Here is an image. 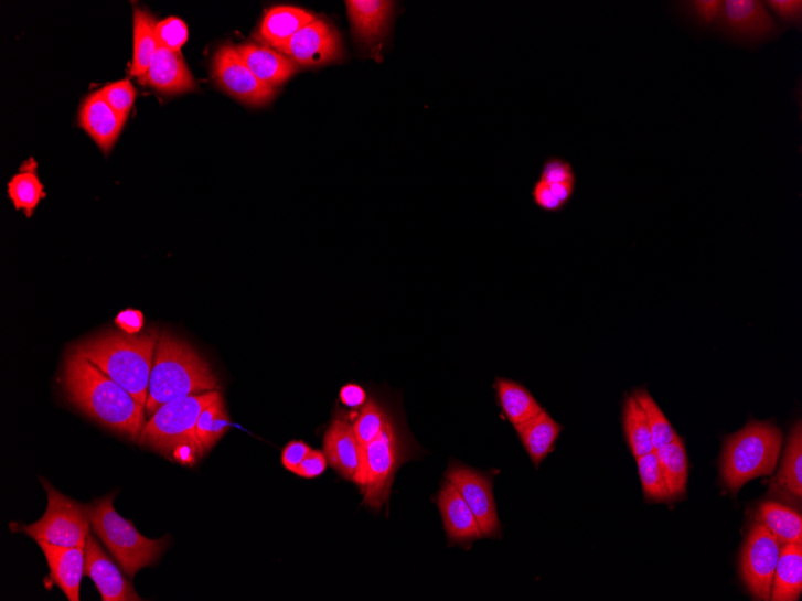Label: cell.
<instances>
[{"mask_svg": "<svg viewBox=\"0 0 802 601\" xmlns=\"http://www.w3.org/2000/svg\"><path fill=\"white\" fill-rule=\"evenodd\" d=\"M63 385L67 400L103 427L132 441L146 426V406L75 350L65 359Z\"/></svg>", "mask_w": 802, "mask_h": 601, "instance_id": "6da1fadb", "label": "cell"}, {"mask_svg": "<svg viewBox=\"0 0 802 601\" xmlns=\"http://www.w3.org/2000/svg\"><path fill=\"white\" fill-rule=\"evenodd\" d=\"M220 388L211 365L192 345L169 332L161 333L149 379V417L162 405Z\"/></svg>", "mask_w": 802, "mask_h": 601, "instance_id": "7a4b0ae2", "label": "cell"}, {"mask_svg": "<svg viewBox=\"0 0 802 601\" xmlns=\"http://www.w3.org/2000/svg\"><path fill=\"white\" fill-rule=\"evenodd\" d=\"M159 337L157 330L136 335L108 332L74 350L146 406Z\"/></svg>", "mask_w": 802, "mask_h": 601, "instance_id": "3957f363", "label": "cell"}, {"mask_svg": "<svg viewBox=\"0 0 802 601\" xmlns=\"http://www.w3.org/2000/svg\"><path fill=\"white\" fill-rule=\"evenodd\" d=\"M782 443L783 434L777 426L756 420L729 436L724 446L720 475L730 493L737 494L756 477L772 474Z\"/></svg>", "mask_w": 802, "mask_h": 601, "instance_id": "277c9868", "label": "cell"}, {"mask_svg": "<svg viewBox=\"0 0 802 601\" xmlns=\"http://www.w3.org/2000/svg\"><path fill=\"white\" fill-rule=\"evenodd\" d=\"M115 495L87 505L90 525L116 561L132 579L136 572L153 566L167 548V539H148L114 507Z\"/></svg>", "mask_w": 802, "mask_h": 601, "instance_id": "5b68a950", "label": "cell"}, {"mask_svg": "<svg viewBox=\"0 0 802 601\" xmlns=\"http://www.w3.org/2000/svg\"><path fill=\"white\" fill-rule=\"evenodd\" d=\"M221 396L220 391L214 390L162 405L146 422L140 444L172 459L186 447L194 448L202 457L196 437L197 420L203 409Z\"/></svg>", "mask_w": 802, "mask_h": 601, "instance_id": "8992f818", "label": "cell"}, {"mask_svg": "<svg viewBox=\"0 0 802 601\" xmlns=\"http://www.w3.org/2000/svg\"><path fill=\"white\" fill-rule=\"evenodd\" d=\"M404 458V443L396 422L391 418L375 440L361 448V464L355 477L363 503L381 509L389 501L394 475Z\"/></svg>", "mask_w": 802, "mask_h": 601, "instance_id": "52a82bcc", "label": "cell"}, {"mask_svg": "<svg viewBox=\"0 0 802 601\" xmlns=\"http://www.w3.org/2000/svg\"><path fill=\"white\" fill-rule=\"evenodd\" d=\"M49 503L46 513L31 526L22 530L36 541H46L64 548L86 546L89 536V516L87 505L66 497L43 480Z\"/></svg>", "mask_w": 802, "mask_h": 601, "instance_id": "ba28073f", "label": "cell"}, {"mask_svg": "<svg viewBox=\"0 0 802 601\" xmlns=\"http://www.w3.org/2000/svg\"><path fill=\"white\" fill-rule=\"evenodd\" d=\"M780 550L779 540L764 525L756 522L744 544L740 572L747 590L757 600L768 601L771 598Z\"/></svg>", "mask_w": 802, "mask_h": 601, "instance_id": "9c48e42d", "label": "cell"}, {"mask_svg": "<svg viewBox=\"0 0 802 601\" xmlns=\"http://www.w3.org/2000/svg\"><path fill=\"white\" fill-rule=\"evenodd\" d=\"M212 76L217 87L248 106H265L276 98V88L265 85L249 71L236 46L224 45L215 52Z\"/></svg>", "mask_w": 802, "mask_h": 601, "instance_id": "30bf717a", "label": "cell"}, {"mask_svg": "<svg viewBox=\"0 0 802 601\" xmlns=\"http://www.w3.org/2000/svg\"><path fill=\"white\" fill-rule=\"evenodd\" d=\"M716 26L738 43H766L781 34L780 23L760 0H726Z\"/></svg>", "mask_w": 802, "mask_h": 601, "instance_id": "8fae6325", "label": "cell"}, {"mask_svg": "<svg viewBox=\"0 0 802 601\" xmlns=\"http://www.w3.org/2000/svg\"><path fill=\"white\" fill-rule=\"evenodd\" d=\"M446 477L468 503L483 537H496L500 533V520L491 477L463 464H453L448 469Z\"/></svg>", "mask_w": 802, "mask_h": 601, "instance_id": "7c38bea8", "label": "cell"}, {"mask_svg": "<svg viewBox=\"0 0 802 601\" xmlns=\"http://www.w3.org/2000/svg\"><path fill=\"white\" fill-rule=\"evenodd\" d=\"M298 65L320 66L343 60L342 39L333 26L316 20L298 31L280 51Z\"/></svg>", "mask_w": 802, "mask_h": 601, "instance_id": "4fadbf2b", "label": "cell"}, {"mask_svg": "<svg viewBox=\"0 0 802 601\" xmlns=\"http://www.w3.org/2000/svg\"><path fill=\"white\" fill-rule=\"evenodd\" d=\"M345 4L357 44L374 56L389 33L396 3L387 0H347Z\"/></svg>", "mask_w": 802, "mask_h": 601, "instance_id": "5bb4252c", "label": "cell"}, {"mask_svg": "<svg viewBox=\"0 0 802 601\" xmlns=\"http://www.w3.org/2000/svg\"><path fill=\"white\" fill-rule=\"evenodd\" d=\"M85 576L97 586L103 601L142 600L90 533L85 548Z\"/></svg>", "mask_w": 802, "mask_h": 601, "instance_id": "9a60e30c", "label": "cell"}, {"mask_svg": "<svg viewBox=\"0 0 802 601\" xmlns=\"http://www.w3.org/2000/svg\"><path fill=\"white\" fill-rule=\"evenodd\" d=\"M126 121V118L118 115L104 100L98 90L89 94L79 107L78 126L90 136L106 155L115 147Z\"/></svg>", "mask_w": 802, "mask_h": 601, "instance_id": "2e32d148", "label": "cell"}, {"mask_svg": "<svg viewBox=\"0 0 802 601\" xmlns=\"http://www.w3.org/2000/svg\"><path fill=\"white\" fill-rule=\"evenodd\" d=\"M140 82L164 94H181L196 88L195 79L182 53L161 46L158 47L151 65Z\"/></svg>", "mask_w": 802, "mask_h": 601, "instance_id": "e0dca14e", "label": "cell"}, {"mask_svg": "<svg viewBox=\"0 0 802 601\" xmlns=\"http://www.w3.org/2000/svg\"><path fill=\"white\" fill-rule=\"evenodd\" d=\"M324 457L331 466L346 480L355 482L361 464V447L353 425L336 417L323 440Z\"/></svg>", "mask_w": 802, "mask_h": 601, "instance_id": "ac0fdd59", "label": "cell"}, {"mask_svg": "<svg viewBox=\"0 0 802 601\" xmlns=\"http://www.w3.org/2000/svg\"><path fill=\"white\" fill-rule=\"evenodd\" d=\"M50 567V577L71 601H79V586L85 576V548H64L46 541H36Z\"/></svg>", "mask_w": 802, "mask_h": 601, "instance_id": "d6986e66", "label": "cell"}, {"mask_svg": "<svg viewBox=\"0 0 802 601\" xmlns=\"http://www.w3.org/2000/svg\"><path fill=\"white\" fill-rule=\"evenodd\" d=\"M438 505L448 539L458 544H471L483 537L478 520L459 491L447 482L439 494Z\"/></svg>", "mask_w": 802, "mask_h": 601, "instance_id": "ffe728a7", "label": "cell"}, {"mask_svg": "<svg viewBox=\"0 0 802 601\" xmlns=\"http://www.w3.org/2000/svg\"><path fill=\"white\" fill-rule=\"evenodd\" d=\"M236 49L249 71L270 87L284 85L298 72V64L275 49L253 43Z\"/></svg>", "mask_w": 802, "mask_h": 601, "instance_id": "44dd1931", "label": "cell"}, {"mask_svg": "<svg viewBox=\"0 0 802 601\" xmlns=\"http://www.w3.org/2000/svg\"><path fill=\"white\" fill-rule=\"evenodd\" d=\"M317 18L295 7H274L266 11L256 39L265 46L280 51L289 40Z\"/></svg>", "mask_w": 802, "mask_h": 601, "instance_id": "7402d4cb", "label": "cell"}, {"mask_svg": "<svg viewBox=\"0 0 802 601\" xmlns=\"http://www.w3.org/2000/svg\"><path fill=\"white\" fill-rule=\"evenodd\" d=\"M514 428L536 468L553 452L557 437L563 430L545 409Z\"/></svg>", "mask_w": 802, "mask_h": 601, "instance_id": "603a6c76", "label": "cell"}, {"mask_svg": "<svg viewBox=\"0 0 802 601\" xmlns=\"http://www.w3.org/2000/svg\"><path fill=\"white\" fill-rule=\"evenodd\" d=\"M802 593V545H781L772 582V601H796Z\"/></svg>", "mask_w": 802, "mask_h": 601, "instance_id": "cb8c5ba5", "label": "cell"}, {"mask_svg": "<svg viewBox=\"0 0 802 601\" xmlns=\"http://www.w3.org/2000/svg\"><path fill=\"white\" fill-rule=\"evenodd\" d=\"M157 25L152 13L140 8L133 9V58L130 73L135 77L145 76L159 47Z\"/></svg>", "mask_w": 802, "mask_h": 601, "instance_id": "d4e9b609", "label": "cell"}, {"mask_svg": "<svg viewBox=\"0 0 802 601\" xmlns=\"http://www.w3.org/2000/svg\"><path fill=\"white\" fill-rule=\"evenodd\" d=\"M496 393L502 412L514 427L523 425L543 411L533 394L516 382L498 378Z\"/></svg>", "mask_w": 802, "mask_h": 601, "instance_id": "484cf974", "label": "cell"}, {"mask_svg": "<svg viewBox=\"0 0 802 601\" xmlns=\"http://www.w3.org/2000/svg\"><path fill=\"white\" fill-rule=\"evenodd\" d=\"M802 428L801 421L794 426L782 461L781 470L774 476L772 489L794 500L802 497Z\"/></svg>", "mask_w": 802, "mask_h": 601, "instance_id": "4316f807", "label": "cell"}, {"mask_svg": "<svg viewBox=\"0 0 802 601\" xmlns=\"http://www.w3.org/2000/svg\"><path fill=\"white\" fill-rule=\"evenodd\" d=\"M757 517V522L764 525L781 545H802V517L800 513L779 503L766 502L760 505Z\"/></svg>", "mask_w": 802, "mask_h": 601, "instance_id": "83f0119b", "label": "cell"}, {"mask_svg": "<svg viewBox=\"0 0 802 601\" xmlns=\"http://www.w3.org/2000/svg\"><path fill=\"white\" fill-rule=\"evenodd\" d=\"M38 165L33 159L26 161L21 172L13 175L8 183V195L13 207L23 211L26 217H32L40 201L46 197V191L36 174Z\"/></svg>", "mask_w": 802, "mask_h": 601, "instance_id": "f1b7e54d", "label": "cell"}, {"mask_svg": "<svg viewBox=\"0 0 802 601\" xmlns=\"http://www.w3.org/2000/svg\"><path fill=\"white\" fill-rule=\"evenodd\" d=\"M655 453L671 498L684 496L688 482V458L684 441L677 436L673 442L655 450Z\"/></svg>", "mask_w": 802, "mask_h": 601, "instance_id": "f546056e", "label": "cell"}, {"mask_svg": "<svg viewBox=\"0 0 802 601\" xmlns=\"http://www.w3.org/2000/svg\"><path fill=\"white\" fill-rule=\"evenodd\" d=\"M623 429L635 459L655 452L645 414L633 395L624 404Z\"/></svg>", "mask_w": 802, "mask_h": 601, "instance_id": "4dcf8cb0", "label": "cell"}, {"mask_svg": "<svg viewBox=\"0 0 802 601\" xmlns=\"http://www.w3.org/2000/svg\"><path fill=\"white\" fill-rule=\"evenodd\" d=\"M228 429L229 417L223 396H221L220 399L203 409L197 420L196 437L202 455L210 452L223 439Z\"/></svg>", "mask_w": 802, "mask_h": 601, "instance_id": "1f68e13d", "label": "cell"}, {"mask_svg": "<svg viewBox=\"0 0 802 601\" xmlns=\"http://www.w3.org/2000/svg\"><path fill=\"white\" fill-rule=\"evenodd\" d=\"M633 396L645 414L654 450L673 442L677 433L651 395L645 389H639L634 391Z\"/></svg>", "mask_w": 802, "mask_h": 601, "instance_id": "d6a6232c", "label": "cell"}, {"mask_svg": "<svg viewBox=\"0 0 802 601\" xmlns=\"http://www.w3.org/2000/svg\"><path fill=\"white\" fill-rule=\"evenodd\" d=\"M639 477H641L644 495L650 501H671L667 484H665L660 462L655 452L637 458Z\"/></svg>", "mask_w": 802, "mask_h": 601, "instance_id": "836d02e7", "label": "cell"}, {"mask_svg": "<svg viewBox=\"0 0 802 601\" xmlns=\"http://www.w3.org/2000/svg\"><path fill=\"white\" fill-rule=\"evenodd\" d=\"M391 416L384 406H381L375 399L366 400L357 419L353 421V430H355L360 447L363 448L375 440Z\"/></svg>", "mask_w": 802, "mask_h": 601, "instance_id": "e575fe53", "label": "cell"}, {"mask_svg": "<svg viewBox=\"0 0 802 601\" xmlns=\"http://www.w3.org/2000/svg\"><path fill=\"white\" fill-rule=\"evenodd\" d=\"M104 100L121 117L128 119L138 92L129 79H120L98 90Z\"/></svg>", "mask_w": 802, "mask_h": 601, "instance_id": "d590c367", "label": "cell"}, {"mask_svg": "<svg viewBox=\"0 0 802 601\" xmlns=\"http://www.w3.org/2000/svg\"><path fill=\"white\" fill-rule=\"evenodd\" d=\"M686 15L703 30H709L716 25L724 0H691L682 3Z\"/></svg>", "mask_w": 802, "mask_h": 601, "instance_id": "8d00e7d4", "label": "cell"}, {"mask_svg": "<svg viewBox=\"0 0 802 601\" xmlns=\"http://www.w3.org/2000/svg\"><path fill=\"white\" fill-rule=\"evenodd\" d=\"M188 37V26L182 20L169 18L158 22L157 39L159 46L180 52L185 45Z\"/></svg>", "mask_w": 802, "mask_h": 601, "instance_id": "74e56055", "label": "cell"}, {"mask_svg": "<svg viewBox=\"0 0 802 601\" xmlns=\"http://www.w3.org/2000/svg\"><path fill=\"white\" fill-rule=\"evenodd\" d=\"M771 15L779 23L801 31L802 2L801 0H767L764 2Z\"/></svg>", "mask_w": 802, "mask_h": 601, "instance_id": "f35d334b", "label": "cell"}, {"mask_svg": "<svg viewBox=\"0 0 802 601\" xmlns=\"http://www.w3.org/2000/svg\"><path fill=\"white\" fill-rule=\"evenodd\" d=\"M539 181L550 185L577 182L576 173L570 162L560 158H549L545 162Z\"/></svg>", "mask_w": 802, "mask_h": 601, "instance_id": "ab89813d", "label": "cell"}, {"mask_svg": "<svg viewBox=\"0 0 802 601\" xmlns=\"http://www.w3.org/2000/svg\"><path fill=\"white\" fill-rule=\"evenodd\" d=\"M533 197L536 206L547 212H559L565 204L557 198L552 186L538 180L533 190Z\"/></svg>", "mask_w": 802, "mask_h": 601, "instance_id": "60d3db41", "label": "cell"}, {"mask_svg": "<svg viewBox=\"0 0 802 601\" xmlns=\"http://www.w3.org/2000/svg\"><path fill=\"white\" fill-rule=\"evenodd\" d=\"M311 450L312 449L302 441L290 442L282 450V454H281L282 466L285 469H287L288 471L296 474V472L299 468V464H301L303 462V460L309 455Z\"/></svg>", "mask_w": 802, "mask_h": 601, "instance_id": "b9f144b4", "label": "cell"}, {"mask_svg": "<svg viewBox=\"0 0 802 601\" xmlns=\"http://www.w3.org/2000/svg\"><path fill=\"white\" fill-rule=\"evenodd\" d=\"M328 464L329 462L324 454L320 450L312 449L303 462L299 464L296 474L307 477V480H312V477L322 475L325 469H328Z\"/></svg>", "mask_w": 802, "mask_h": 601, "instance_id": "7bdbcfd3", "label": "cell"}, {"mask_svg": "<svg viewBox=\"0 0 802 601\" xmlns=\"http://www.w3.org/2000/svg\"><path fill=\"white\" fill-rule=\"evenodd\" d=\"M115 322L121 332L136 335L143 330L145 316L139 310L128 309L119 312Z\"/></svg>", "mask_w": 802, "mask_h": 601, "instance_id": "ee69618b", "label": "cell"}, {"mask_svg": "<svg viewBox=\"0 0 802 601\" xmlns=\"http://www.w3.org/2000/svg\"><path fill=\"white\" fill-rule=\"evenodd\" d=\"M340 400L350 408H360L366 403V393L361 386L350 384L340 390Z\"/></svg>", "mask_w": 802, "mask_h": 601, "instance_id": "f6af8a7d", "label": "cell"}]
</instances>
